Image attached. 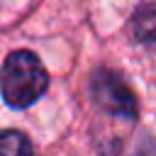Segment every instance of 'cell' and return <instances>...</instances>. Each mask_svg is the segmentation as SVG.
<instances>
[{
  "mask_svg": "<svg viewBox=\"0 0 156 156\" xmlns=\"http://www.w3.org/2000/svg\"><path fill=\"white\" fill-rule=\"evenodd\" d=\"M49 88V73L39 56L29 49L7 54L0 68V95L7 107L24 110L34 105Z\"/></svg>",
  "mask_w": 156,
  "mask_h": 156,
  "instance_id": "1",
  "label": "cell"
},
{
  "mask_svg": "<svg viewBox=\"0 0 156 156\" xmlns=\"http://www.w3.org/2000/svg\"><path fill=\"white\" fill-rule=\"evenodd\" d=\"M132 34L139 44L156 51V5H144L132 17Z\"/></svg>",
  "mask_w": 156,
  "mask_h": 156,
  "instance_id": "3",
  "label": "cell"
},
{
  "mask_svg": "<svg viewBox=\"0 0 156 156\" xmlns=\"http://www.w3.org/2000/svg\"><path fill=\"white\" fill-rule=\"evenodd\" d=\"M0 156H34L32 139L20 129L0 132Z\"/></svg>",
  "mask_w": 156,
  "mask_h": 156,
  "instance_id": "4",
  "label": "cell"
},
{
  "mask_svg": "<svg viewBox=\"0 0 156 156\" xmlns=\"http://www.w3.org/2000/svg\"><path fill=\"white\" fill-rule=\"evenodd\" d=\"M90 90H93L95 102L110 115L136 119V98L119 73L110 68H98L90 78Z\"/></svg>",
  "mask_w": 156,
  "mask_h": 156,
  "instance_id": "2",
  "label": "cell"
}]
</instances>
